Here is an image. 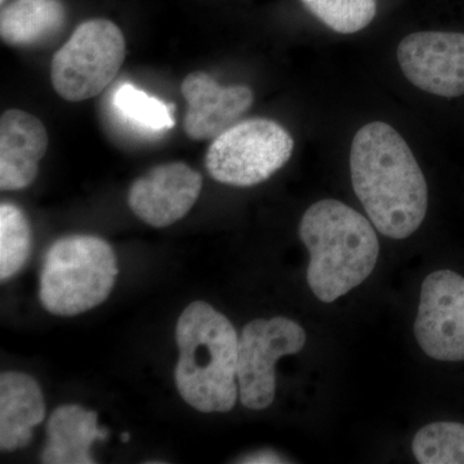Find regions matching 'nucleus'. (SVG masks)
<instances>
[{
  "instance_id": "obj_13",
  "label": "nucleus",
  "mask_w": 464,
  "mask_h": 464,
  "mask_svg": "<svg viewBox=\"0 0 464 464\" xmlns=\"http://www.w3.org/2000/svg\"><path fill=\"white\" fill-rule=\"evenodd\" d=\"M45 418L41 387L33 377L20 372L0 375V449L14 451L33 440L34 427Z\"/></svg>"
},
{
  "instance_id": "obj_22",
  "label": "nucleus",
  "mask_w": 464,
  "mask_h": 464,
  "mask_svg": "<svg viewBox=\"0 0 464 464\" xmlns=\"http://www.w3.org/2000/svg\"><path fill=\"white\" fill-rule=\"evenodd\" d=\"M5 0H0V3H2V5H5Z\"/></svg>"
},
{
  "instance_id": "obj_20",
  "label": "nucleus",
  "mask_w": 464,
  "mask_h": 464,
  "mask_svg": "<svg viewBox=\"0 0 464 464\" xmlns=\"http://www.w3.org/2000/svg\"><path fill=\"white\" fill-rule=\"evenodd\" d=\"M240 463L250 464H268V463H285L282 457L277 456L273 451H259V453L252 454V456L244 457Z\"/></svg>"
},
{
  "instance_id": "obj_18",
  "label": "nucleus",
  "mask_w": 464,
  "mask_h": 464,
  "mask_svg": "<svg viewBox=\"0 0 464 464\" xmlns=\"http://www.w3.org/2000/svg\"><path fill=\"white\" fill-rule=\"evenodd\" d=\"M411 450L420 464H464V424H427L414 436Z\"/></svg>"
},
{
  "instance_id": "obj_7",
  "label": "nucleus",
  "mask_w": 464,
  "mask_h": 464,
  "mask_svg": "<svg viewBox=\"0 0 464 464\" xmlns=\"http://www.w3.org/2000/svg\"><path fill=\"white\" fill-rule=\"evenodd\" d=\"M306 343V332L288 317L256 319L244 326L237 346V384L241 404L262 411L273 404L276 393L275 365L280 357L298 353Z\"/></svg>"
},
{
  "instance_id": "obj_15",
  "label": "nucleus",
  "mask_w": 464,
  "mask_h": 464,
  "mask_svg": "<svg viewBox=\"0 0 464 464\" xmlns=\"http://www.w3.org/2000/svg\"><path fill=\"white\" fill-rule=\"evenodd\" d=\"M66 18L61 0H14L0 14V36L11 47H38L61 33Z\"/></svg>"
},
{
  "instance_id": "obj_11",
  "label": "nucleus",
  "mask_w": 464,
  "mask_h": 464,
  "mask_svg": "<svg viewBox=\"0 0 464 464\" xmlns=\"http://www.w3.org/2000/svg\"><path fill=\"white\" fill-rule=\"evenodd\" d=\"M181 92L188 102L183 130L194 141L215 140L237 123L255 102V93L246 85L224 87L204 72L186 76Z\"/></svg>"
},
{
  "instance_id": "obj_10",
  "label": "nucleus",
  "mask_w": 464,
  "mask_h": 464,
  "mask_svg": "<svg viewBox=\"0 0 464 464\" xmlns=\"http://www.w3.org/2000/svg\"><path fill=\"white\" fill-rule=\"evenodd\" d=\"M203 188V177L182 163L160 164L137 179L128 192L134 215L152 227L176 224L190 212Z\"/></svg>"
},
{
  "instance_id": "obj_21",
  "label": "nucleus",
  "mask_w": 464,
  "mask_h": 464,
  "mask_svg": "<svg viewBox=\"0 0 464 464\" xmlns=\"http://www.w3.org/2000/svg\"><path fill=\"white\" fill-rule=\"evenodd\" d=\"M121 441L128 442L130 440V432H123L121 433Z\"/></svg>"
},
{
  "instance_id": "obj_1",
  "label": "nucleus",
  "mask_w": 464,
  "mask_h": 464,
  "mask_svg": "<svg viewBox=\"0 0 464 464\" xmlns=\"http://www.w3.org/2000/svg\"><path fill=\"white\" fill-rule=\"evenodd\" d=\"M351 179L356 197L378 231L402 240L422 225L429 188L408 143L390 124H366L353 139Z\"/></svg>"
},
{
  "instance_id": "obj_3",
  "label": "nucleus",
  "mask_w": 464,
  "mask_h": 464,
  "mask_svg": "<svg viewBox=\"0 0 464 464\" xmlns=\"http://www.w3.org/2000/svg\"><path fill=\"white\" fill-rule=\"evenodd\" d=\"M179 348L176 384L181 398L201 413H226L239 396V335L230 320L207 302H192L177 322Z\"/></svg>"
},
{
  "instance_id": "obj_6",
  "label": "nucleus",
  "mask_w": 464,
  "mask_h": 464,
  "mask_svg": "<svg viewBox=\"0 0 464 464\" xmlns=\"http://www.w3.org/2000/svg\"><path fill=\"white\" fill-rule=\"evenodd\" d=\"M293 149V137L283 125L270 119H246L213 140L206 167L217 182L249 188L267 181L282 169Z\"/></svg>"
},
{
  "instance_id": "obj_16",
  "label": "nucleus",
  "mask_w": 464,
  "mask_h": 464,
  "mask_svg": "<svg viewBox=\"0 0 464 464\" xmlns=\"http://www.w3.org/2000/svg\"><path fill=\"white\" fill-rule=\"evenodd\" d=\"M111 106L121 123L142 136H159L172 130L174 106L124 82L111 94Z\"/></svg>"
},
{
  "instance_id": "obj_17",
  "label": "nucleus",
  "mask_w": 464,
  "mask_h": 464,
  "mask_svg": "<svg viewBox=\"0 0 464 464\" xmlns=\"http://www.w3.org/2000/svg\"><path fill=\"white\" fill-rule=\"evenodd\" d=\"M32 249V227L20 207L0 206V279H11L25 266Z\"/></svg>"
},
{
  "instance_id": "obj_12",
  "label": "nucleus",
  "mask_w": 464,
  "mask_h": 464,
  "mask_svg": "<svg viewBox=\"0 0 464 464\" xmlns=\"http://www.w3.org/2000/svg\"><path fill=\"white\" fill-rule=\"evenodd\" d=\"M48 150V133L41 119L11 109L0 118V188L24 190L38 176Z\"/></svg>"
},
{
  "instance_id": "obj_2",
  "label": "nucleus",
  "mask_w": 464,
  "mask_h": 464,
  "mask_svg": "<svg viewBox=\"0 0 464 464\" xmlns=\"http://www.w3.org/2000/svg\"><path fill=\"white\" fill-rule=\"evenodd\" d=\"M299 237L310 252L308 285L324 304L337 301L364 283L380 256V241L371 222L338 200H320L308 208Z\"/></svg>"
},
{
  "instance_id": "obj_19",
  "label": "nucleus",
  "mask_w": 464,
  "mask_h": 464,
  "mask_svg": "<svg viewBox=\"0 0 464 464\" xmlns=\"http://www.w3.org/2000/svg\"><path fill=\"white\" fill-rule=\"evenodd\" d=\"M316 18L340 34L365 29L377 14V0H301Z\"/></svg>"
},
{
  "instance_id": "obj_4",
  "label": "nucleus",
  "mask_w": 464,
  "mask_h": 464,
  "mask_svg": "<svg viewBox=\"0 0 464 464\" xmlns=\"http://www.w3.org/2000/svg\"><path fill=\"white\" fill-rule=\"evenodd\" d=\"M118 273L108 241L93 235L61 237L45 253L39 299L53 315H79L109 298Z\"/></svg>"
},
{
  "instance_id": "obj_9",
  "label": "nucleus",
  "mask_w": 464,
  "mask_h": 464,
  "mask_svg": "<svg viewBox=\"0 0 464 464\" xmlns=\"http://www.w3.org/2000/svg\"><path fill=\"white\" fill-rule=\"evenodd\" d=\"M398 60L411 84L435 96L464 94V34L420 32L400 42Z\"/></svg>"
},
{
  "instance_id": "obj_14",
  "label": "nucleus",
  "mask_w": 464,
  "mask_h": 464,
  "mask_svg": "<svg viewBox=\"0 0 464 464\" xmlns=\"http://www.w3.org/2000/svg\"><path fill=\"white\" fill-rule=\"evenodd\" d=\"M99 415L83 406L63 405L51 414L47 424L48 442L42 453L47 464H93L90 450L97 440H106L109 431L97 424Z\"/></svg>"
},
{
  "instance_id": "obj_5",
  "label": "nucleus",
  "mask_w": 464,
  "mask_h": 464,
  "mask_svg": "<svg viewBox=\"0 0 464 464\" xmlns=\"http://www.w3.org/2000/svg\"><path fill=\"white\" fill-rule=\"evenodd\" d=\"M125 51L123 33L112 21H84L54 53L51 66L54 91L70 102L99 96L114 82Z\"/></svg>"
},
{
  "instance_id": "obj_8",
  "label": "nucleus",
  "mask_w": 464,
  "mask_h": 464,
  "mask_svg": "<svg viewBox=\"0 0 464 464\" xmlns=\"http://www.w3.org/2000/svg\"><path fill=\"white\" fill-rule=\"evenodd\" d=\"M414 334L424 353L439 362H464V277L435 271L423 280Z\"/></svg>"
}]
</instances>
